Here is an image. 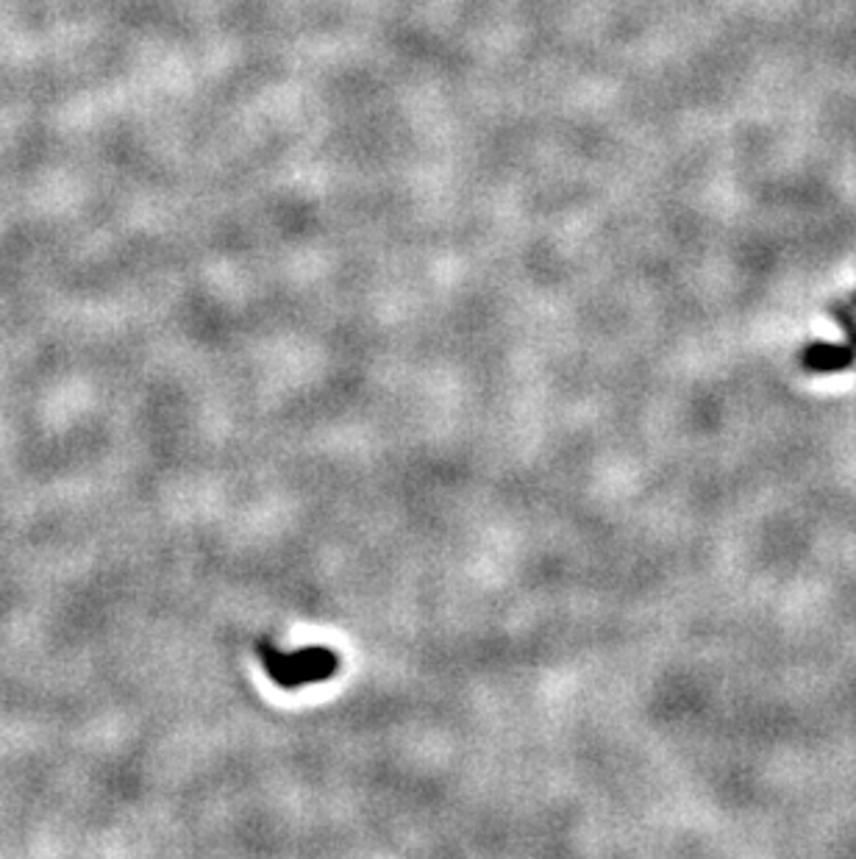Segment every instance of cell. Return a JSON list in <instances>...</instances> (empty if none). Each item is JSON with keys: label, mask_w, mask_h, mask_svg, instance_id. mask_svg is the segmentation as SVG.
Masks as SVG:
<instances>
[{"label": "cell", "mask_w": 856, "mask_h": 859, "mask_svg": "<svg viewBox=\"0 0 856 859\" xmlns=\"http://www.w3.org/2000/svg\"><path fill=\"white\" fill-rule=\"evenodd\" d=\"M264 668L281 688H304V684L323 682L337 673L339 657L328 648H306L297 654H279L275 648L262 646Z\"/></svg>", "instance_id": "cell-1"}, {"label": "cell", "mask_w": 856, "mask_h": 859, "mask_svg": "<svg viewBox=\"0 0 856 859\" xmlns=\"http://www.w3.org/2000/svg\"><path fill=\"white\" fill-rule=\"evenodd\" d=\"M801 365L812 373H843L851 365H856V348L851 343H812L803 348Z\"/></svg>", "instance_id": "cell-2"}, {"label": "cell", "mask_w": 856, "mask_h": 859, "mask_svg": "<svg viewBox=\"0 0 856 859\" xmlns=\"http://www.w3.org/2000/svg\"><path fill=\"white\" fill-rule=\"evenodd\" d=\"M829 312H832L834 321L843 326L848 343L856 348V303H854V298H840V301H834L832 306H829Z\"/></svg>", "instance_id": "cell-3"}, {"label": "cell", "mask_w": 856, "mask_h": 859, "mask_svg": "<svg viewBox=\"0 0 856 859\" xmlns=\"http://www.w3.org/2000/svg\"><path fill=\"white\" fill-rule=\"evenodd\" d=\"M854 303H856V295H854Z\"/></svg>", "instance_id": "cell-4"}]
</instances>
